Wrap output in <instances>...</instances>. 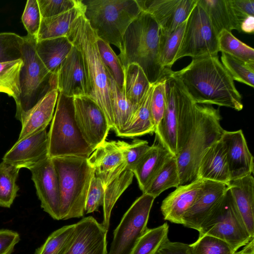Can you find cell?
<instances>
[{
    "label": "cell",
    "instance_id": "cell-1",
    "mask_svg": "<svg viewBox=\"0 0 254 254\" xmlns=\"http://www.w3.org/2000/svg\"><path fill=\"white\" fill-rule=\"evenodd\" d=\"M171 75L179 80L196 104L216 105L239 111L242 97L218 55L192 58L182 69Z\"/></svg>",
    "mask_w": 254,
    "mask_h": 254
},
{
    "label": "cell",
    "instance_id": "cell-2",
    "mask_svg": "<svg viewBox=\"0 0 254 254\" xmlns=\"http://www.w3.org/2000/svg\"><path fill=\"white\" fill-rule=\"evenodd\" d=\"M66 37L80 52L86 74L88 96L104 112L111 129L114 125L110 74L100 57L97 35L84 14L72 24Z\"/></svg>",
    "mask_w": 254,
    "mask_h": 254
},
{
    "label": "cell",
    "instance_id": "cell-3",
    "mask_svg": "<svg viewBox=\"0 0 254 254\" xmlns=\"http://www.w3.org/2000/svg\"><path fill=\"white\" fill-rule=\"evenodd\" d=\"M160 33V27L155 19L141 10L126 30L118 56L124 67L130 64L139 65L152 84L173 71L163 68L159 63Z\"/></svg>",
    "mask_w": 254,
    "mask_h": 254
},
{
    "label": "cell",
    "instance_id": "cell-4",
    "mask_svg": "<svg viewBox=\"0 0 254 254\" xmlns=\"http://www.w3.org/2000/svg\"><path fill=\"white\" fill-rule=\"evenodd\" d=\"M166 105L154 133L159 144L176 157L187 142L194 116V102L179 80L165 77Z\"/></svg>",
    "mask_w": 254,
    "mask_h": 254
},
{
    "label": "cell",
    "instance_id": "cell-5",
    "mask_svg": "<svg viewBox=\"0 0 254 254\" xmlns=\"http://www.w3.org/2000/svg\"><path fill=\"white\" fill-rule=\"evenodd\" d=\"M218 108L211 105L196 104L192 127L186 143L175 157L180 185L196 179L198 165L206 151L220 140L224 129L220 125Z\"/></svg>",
    "mask_w": 254,
    "mask_h": 254
},
{
    "label": "cell",
    "instance_id": "cell-6",
    "mask_svg": "<svg viewBox=\"0 0 254 254\" xmlns=\"http://www.w3.org/2000/svg\"><path fill=\"white\" fill-rule=\"evenodd\" d=\"M51 159L59 181L61 220L83 216L94 170L88 164L87 158L64 156Z\"/></svg>",
    "mask_w": 254,
    "mask_h": 254
},
{
    "label": "cell",
    "instance_id": "cell-7",
    "mask_svg": "<svg viewBox=\"0 0 254 254\" xmlns=\"http://www.w3.org/2000/svg\"><path fill=\"white\" fill-rule=\"evenodd\" d=\"M23 38V65L19 74L20 94L15 100V118L21 124L48 93L57 89V76L47 69L36 53L37 38L27 34Z\"/></svg>",
    "mask_w": 254,
    "mask_h": 254
},
{
    "label": "cell",
    "instance_id": "cell-8",
    "mask_svg": "<svg viewBox=\"0 0 254 254\" xmlns=\"http://www.w3.org/2000/svg\"><path fill=\"white\" fill-rule=\"evenodd\" d=\"M84 15L97 37L122 49L123 36L141 10L136 0H82Z\"/></svg>",
    "mask_w": 254,
    "mask_h": 254
},
{
    "label": "cell",
    "instance_id": "cell-9",
    "mask_svg": "<svg viewBox=\"0 0 254 254\" xmlns=\"http://www.w3.org/2000/svg\"><path fill=\"white\" fill-rule=\"evenodd\" d=\"M48 133V156L88 158L94 151L84 139L76 124L73 97L59 92Z\"/></svg>",
    "mask_w": 254,
    "mask_h": 254
},
{
    "label": "cell",
    "instance_id": "cell-10",
    "mask_svg": "<svg viewBox=\"0 0 254 254\" xmlns=\"http://www.w3.org/2000/svg\"><path fill=\"white\" fill-rule=\"evenodd\" d=\"M198 231L199 236L209 235L225 241L235 253L254 238L248 232L229 189Z\"/></svg>",
    "mask_w": 254,
    "mask_h": 254
},
{
    "label": "cell",
    "instance_id": "cell-11",
    "mask_svg": "<svg viewBox=\"0 0 254 254\" xmlns=\"http://www.w3.org/2000/svg\"><path fill=\"white\" fill-rule=\"evenodd\" d=\"M218 34L202 7L197 3L187 19L186 24L175 62L185 57L197 58L218 55Z\"/></svg>",
    "mask_w": 254,
    "mask_h": 254
},
{
    "label": "cell",
    "instance_id": "cell-12",
    "mask_svg": "<svg viewBox=\"0 0 254 254\" xmlns=\"http://www.w3.org/2000/svg\"><path fill=\"white\" fill-rule=\"evenodd\" d=\"M155 198L142 194L132 204L114 232L107 254H130L140 238L148 229L149 214Z\"/></svg>",
    "mask_w": 254,
    "mask_h": 254
},
{
    "label": "cell",
    "instance_id": "cell-13",
    "mask_svg": "<svg viewBox=\"0 0 254 254\" xmlns=\"http://www.w3.org/2000/svg\"><path fill=\"white\" fill-rule=\"evenodd\" d=\"M75 119L86 143L94 150L106 141L111 127L99 106L87 96L73 97Z\"/></svg>",
    "mask_w": 254,
    "mask_h": 254
},
{
    "label": "cell",
    "instance_id": "cell-14",
    "mask_svg": "<svg viewBox=\"0 0 254 254\" xmlns=\"http://www.w3.org/2000/svg\"><path fill=\"white\" fill-rule=\"evenodd\" d=\"M29 170L41 207L53 219L61 220L59 181L52 159L48 157Z\"/></svg>",
    "mask_w": 254,
    "mask_h": 254
},
{
    "label": "cell",
    "instance_id": "cell-15",
    "mask_svg": "<svg viewBox=\"0 0 254 254\" xmlns=\"http://www.w3.org/2000/svg\"><path fill=\"white\" fill-rule=\"evenodd\" d=\"M197 0H136L141 10L151 15L160 30L170 32L187 20Z\"/></svg>",
    "mask_w": 254,
    "mask_h": 254
},
{
    "label": "cell",
    "instance_id": "cell-16",
    "mask_svg": "<svg viewBox=\"0 0 254 254\" xmlns=\"http://www.w3.org/2000/svg\"><path fill=\"white\" fill-rule=\"evenodd\" d=\"M75 224L73 238L66 254H107L108 229L92 216Z\"/></svg>",
    "mask_w": 254,
    "mask_h": 254
},
{
    "label": "cell",
    "instance_id": "cell-17",
    "mask_svg": "<svg viewBox=\"0 0 254 254\" xmlns=\"http://www.w3.org/2000/svg\"><path fill=\"white\" fill-rule=\"evenodd\" d=\"M95 176L106 187L127 169L123 151L115 141H105L87 158Z\"/></svg>",
    "mask_w": 254,
    "mask_h": 254
},
{
    "label": "cell",
    "instance_id": "cell-18",
    "mask_svg": "<svg viewBox=\"0 0 254 254\" xmlns=\"http://www.w3.org/2000/svg\"><path fill=\"white\" fill-rule=\"evenodd\" d=\"M48 157V133L46 129L17 141L5 154L2 161L20 169H30Z\"/></svg>",
    "mask_w": 254,
    "mask_h": 254
},
{
    "label": "cell",
    "instance_id": "cell-19",
    "mask_svg": "<svg viewBox=\"0 0 254 254\" xmlns=\"http://www.w3.org/2000/svg\"><path fill=\"white\" fill-rule=\"evenodd\" d=\"M57 89L59 93L69 97L88 96L82 57L80 51L74 46L58 72Z\"/></svg>",
    "mask_w": 254,
    "mask_h": 254
},
{
    "label": "cell",
    "instance_id": "cell-20",
    "mask_svg": "<svg viewBox=\"0 0 254 254\" xmlns=\"http://www.w3.org/2000/svg\"><path fill=\"white\" fill-rule=\"evenodd\" d=\"M229 189V184L204 180L195 200L184 215L182 225L197 231L204 220L220 202Z\"/></svg>",
    "mask_w": 254,
    "mask_h": 254
},
{
    "label": "cell",
    "instance_id": "cell-21",
    "mask_svg": "<svg viewBox=\"0 0 254 254\" xmlns=\"http://www.w3.org/2000/svg\"><path fill=\"white\" fill-rule=\"evenodd\" d=\"M221 140L226 150L231 181L252 175L254 157L249 149L242 130H224Z\"/></svg>",
    "mask_w": 254,
    "mask_h": 254
},
{
    "label": "cell",
    "instance_id": "cell-22",
    "mask_svg": "<svg viewBox=\"0 0 254 254\" xmlns=\"http://www.w3.org/2000/svg\"><path fill=\"white\" fill-rule=\"evenodd\" d=\"M204 180L196 179L184 185H180L162 201L161 211L164 219L182 224L183 218L200 192Z\"/></svg>",
    "mask_w": 254,
    "mask_h": 254
},
{
    "label": "cell",
    "instance_id": "cell-23",
    "mask_svg": "<svg viewBox=\"0 0 254 254\" xmlns=\"http://www.w3.org/2000/svg\"><path fill=\"white\" fill-rule=\"evenodd\" d=\"M196 179L229 184L231 181L225 146L221 139L213 143L201 158Z\"/></svg>",
    "mask_w": 254,
    "mask_h": 254
},
{
    "label": "cell",
    "instance_id": "cell-24",
    "mask_svg": "<svg viewBox=\"0 0 254 254\" xmlns=\"http://www.w3.org/2000/svg\"><path fill=\"white\" fill-rule=\"evenodd\" d=\"M58 95V89H53L29 111L21 124V130L17 141L22 140L46 129L52 120Z\"/></svg>",
    "mask_w": 254,
    "mask_h": 254
},
{
    "label": "cell",
    "instance_id": "cell-25",
    "mask_svg": "<svg viewBox=\"0 0 254 254\" xmlns=\"http://www.w3.org/2000/svg\"><path fill=\"white\" fill-rule=\"evenodd\" d=\"M229 189L251 237H254V179L252 175L231 181Z\"/></svg>",
    "mask_w": 254,
    "mask_h": 254
},
{
    "label": "cell",
    "instance_id": "cell-26",
    "mask_svg": "<svg viewBox=\"0 0 254 254\" xmlns=\"http://www.w3.org/2000/svg\"><path fill=\"white\" fill-rule=\"evenodd\" d=\"M197 3L207 13L218 35L224 30L241 32V21L230 0H197Z\"/></svg>",
    "mask_w": 254,
    "mask_h": 254
},
{
    "label": "cell",
    "instance_id": "cell-27",
    "mask_svg": "<svg viewBox=\"0 0 254 254\" xmlns=\"http://www.w3.org/2000/svg\"><path fill=\"white\" fill-rule=\"evenodd\" d=\"M73 46L67 37H61L37 41L35 49L47 69L57 76L62 63Z\"/></svg>",
    "mask_w": 254,
    "mask_h": 254
},
{
    "label": "cell",
    "instance_id": "cell-28",
    "mask_svg": "<svg viewBox=\"0 0 254 254\" xmlns=\"http://www.w3.org/2000/svg\"><path fill=\"white\" fill-rule=\"evenodd\" d=\"M171 156L160 144L150 146L132 171L142 192Z\"/></svg>",
    "mask_w": 254,
    "mask_h": 254
},
{
    "label": "cell",
    "instance_id": "cell-29",
    "mask_svg": "<svg viewBox=\"0 0 254 254\" xmlns=\"http://www.w3.org/2000/svg\"><path fill=\"white\" fill-rule=\"evenodd\" d=\"M85 6L81 0L76 7L61 14L42 18L37 37V41L45 39L66 37L73 22L84 14Z\"/></svg>",
    "mask_w": 254,
    "mask_h": 254
},
{
    "label": "cell",
    "instance_id": "cell-30",
    "mask_svg": "<svg viewBox=\"0 0 254 254\" xmlns=\"http://www.w3.org/2000/svg\"><path fill=\"white\" fill-rule=\"evenodd\" d=\"M153 84H151L148 89L138 105L129 125L122 132L120 137L133 138L154 132L155 125L150 110Z\"/></svg>",
    "mask_w": 254,
    "mask_h": 254
},
{
    "label": "cell",
    "instance_id": "cell-31",
    "mask_svg": "<svg viewBox=\"0 0 254 254\" xmlns=\"http://www.w3.org/2000/svg\"><path fill=\"white\" fill-rule=\"evenodd\" d=\"M110 85L114 118L112 129L120 136L129 125L138 105L133 106L127 100L123 89L118 85L110 75Z\"/></svg>",
    "mask_w": 254,
    "mask_h": 254
},
{
    "label": "cell",
    "instance_id": "cell-32",
    "mask_svg": "<svg viewBox=\"0 0 254 254\" xmlns=\"http://www.w3.org/2000/svg\"><path fill=\"white\" fill-rule=\"evenodd\" d=\"M123 90L127 100L137 106L151 85L141 67L136 64H128L124 67Z\"/></svg>",
    "mask_w": 254,
    "mask_h": 254
},
{
    "label": "cell",
    "instance_id": "cell-33",
    "mask_svg": "<svg viewBox=\"0 0 254 254\" xmlns=\"http://www.w3.org/2000/svg\"><path fill=\"white\" fill-rule=\"evenodd\" d=\"M180 186V178L176 157L170 156L156 174L143 193H147L155 198L171 188Z\"/></svg>",
    "mask_w": 254,
    "mask_h": 254
},
{
    "label": "cell",
    "instance_id": "cell-34",
    "mask_svg": "<svg viewBox=\"0 0 254 254\" xmlns=\"http://www.w3.org/2000/svg\"><path fill=\"white\" fill-rule=\"evenodd\" d=\"M134 174L126 169L106 187L103 190V226L107 229L110 225L112 209L122 194L131 184Z\"/></svg>",
    "mask_w": 254,
    "mask_h": 254
},
{
    "label": "cell",
    "instance_id": "cell-35",
    "mask_svg": "<svg viewBox=\"0 0 254 254\" xmlns=\"http://www.w3.org/2000/svg\"><path fill=\"white\" fill-rule=\"evenodd\" d=\"M186 21L174 30L165 32L160 30L158 46V61L164 68L171 70L175 63V58L180 47Z\"/></svg>",
    "mask_w": 254,
    "mask_h": 254
},
{
    "label": "cell",
    "instance_id": "cell-36",
    "mask_svg": "<svg viewBox=\"0 0 254 254\" xmlns=\"http://www.w3.org/2000/svg\"><path fill=\"white\" fill-rule=\"evenodd\" d=\"M168 232L167 223L154 228H148L140 238L130 254H157L169 240Z\"/></svg>",
    "mask_w": 254,
    "mask_h": 254
},
{
    "label": "cell",
    "instance_id": "cell-37",
    "mask_svg": "<svg viewBox=\"0 0 254 254\" xmlns=\"http://www.w3.org/2000/svg\"><path fill=\"white\" fill-rule=\"evenodd\" d=\"M20 169L4 161L0 163V206L9 208L19 188L16 184Z\"/></svg>",
    "mask_w": 254,
    "mask_h": 254
},
{
    "label": "cell",
    "instance_id": "cell-38",
    "mask_svg": "<svg viewBox=\"0 0 254 254\" xmlns=\"http://www.w3.org/2000/svg\"><path fill=\"white\" fill-rule=\"evenodd\" d=\"M75 224L64 226L53 232L35 254H66L72 243Z\"/></svg>",
    "mask_w": 254,
    "mask_h": 254
},
{
    "label": "cell",
    "instance_id": "cell-39",
    "mask_svg": "<svg viewBox=\"0 0 254 254\" xmlns=\"http://www.w3.org/2000/svg\"><path fill=\"white\" fill-rule=\"evenodd\" d=\"M23 65L22 59L0 63V93L16 100L20 94L19 74Z\"/></svg>",
    "mask_w": 254,
    "mask_h": 254
},
{
    "label": "cell",
    "instance_id": "cell-40",
    "mask_svg": "<svg viewBox=\"0 0 254 254\" xmlns=\"http://www.w3.org/2000/svg\"><path fill=\"white\" fill-rule=\"evenodd\" d=\"M218 40L219 52L246 62L254 63V49L231 32L222 30L218 35Z\"/></svg>",
    "mask_w": 254,
    "mask_h": 254
},
{
    "label": "cell",
    "instance_id": "cell-41",
    "mask_svg": "<svg viewBox=\"0 0 254 254\" xmlns=\"http://www.w3.org/2000/svg\"><path fill=\"white\" fill-rule=\"evenodd\" d=\"M221 63L233 80L254 86V63L246 62L221 53Z\"/></svg>",
    "mask_w": 254,
    "mask_h": 254
},
{
    "label": "cell",
    "instance_id": "cell-42",
    "mask_svg": "<svg viewBox=\"0 0 254 254\" xmlns=\"http://www.w3.org/2000/svg\"><path fill=\"white\" fill-rule=\"evenodd\" d=\"M96 43L102 61L118 85L123 89L124 81V67L110 44L98 38L97 36Z\"/></svg>",
    "mask_w": 254,
    "mask_h": 254
},
{
    "label": "cell",
    "instance_id": "cell-43",
    "mask_svg": "<svg viewBox=\"0 0 254 254\" xmlns=\"http://www.w3.org/2000/svg\"><path fill=\"white\" fill-rule=\"evenodd\" d=\"M23 37L12 32L0 33V63L22 59Z\"/></svg>",
    "mask_w": 254,
    "mask_h": 254
},
{
    "label": "cell",
    "instance_id": "cell-44",
    "mask_svg": "<svg viewBox=\"0 0 254 254\" xmlns=\"http://www.w3.org/2000/svg\"><path fill=\"white\" fill-rule=\"evenodd\" d=\"M192 254H234L235 252L225 241L216 237L202 235L190 245Z\"/></svg>",
    "mask_w": 254,
    "mask_h": 254
},
{
    "label": "cell",
    "instance_id": "cell-45",
    "mask_svg": "<svg viewBox=\"0 0 254 254\" xmlns=\"http://www.w3.org/2000/svg\"><path fill=\"white\" fill-rule=\"evenodd\" d=\"M117 142L125 157L127 169L131 172L150 147L146 140L139 139H135L130 143L121 140Z\"/></svg>",
    "mask_w": 254,
    "mask_h": 254
},
{
    "label": "cell",
    "instance_id": "cell-46",
    "mask_svg": "<svg viewBox=\"0 0 254 254\" xmlns=\"http://www.w3.org/2000/svg\"><path fill=\"white\" fill-rule=\"evenodd\" d=\"M166 105L165 77L153 84L150 100V110L155 125L162 119Z\"/></svg>",
    "mask_w": 254,
    "mask_h": 254
},
{
    "label": "cell",
    "instance_id": "cell-47",
    "mask_svg": "<svg viewBox=\"0 0 254 254\" xmlns=\"http://www.w3.org/2000/svg\"><path fill=\"white\" fill-rule=\"evenodd\" d=\"M80 0H37L42 18H48L65 12L78 6Z\"/></svg>",
    "mask_w": 254,
    "mask_h": 254
},
{
    "label": "cell",
    "instance_id": "cell-48",
    "mask_svg": "<svg viewBox=\"0 0 254 254\" xmlns=\"http://www.w3.org/2000/svg\"><path fill=\"white\" fill-rule=\"evenodd\" d=\"M41 19L37 0H28L21 17L28 34L37 38Z\"/></svg>",
    "mask_w": 254,
    "mask_h": 254
},
{
    "label": "cell",
    "instance_id": "cell-49",
    "mask_svg": "<svg viewBox=\"0 0 254 254\" xmlns=\"http://www.w3.org/2000/svg\"><path fill=\"white\" fill-rule=\"evenodd\" d=\"M104 187L101 180L95 176L93 177L87 195L84 212L86 214L98 211L103 205Z\"/></svg>",
    "mask_w": 254,
    "mask_h": 254
},
{
    "label": "cell",
    "instance_id": "cell-50",
    "mask_svg": "<svg viewBox=\"0 0 254 254\" xmlns=\"http://www.w3.org/2000/svg\"><path fill=\"white\" fill-rule=\"evenodd\" d=\"M19 241L20 236L17 232L7 229L0 230V254H11Z\"/></svg>",
    "mask_w": 254,
    "mask_h": 254
},
{
    "label": "cell",
    "instance_id": "cell-51",
    "mask_svg": "<svg viewBox=\"0 0 254 254\" xmlns=\"http://www.w3.org/2000/svg\"><path fill=\"white\" fill-rule=\"evenodd\" d=\"M233 8L242 22L247 17L254 16V0H230Z\"/></svg>",
    "mask_w": 254,
    "mask_h": 254
},
{
    "label": "cell",
    "instance_id": "cell-52",
    "mask_svg": "<svg viewBox=\"0 0 254 254\" xmlns=\"http://www.w3.org/2000/svg\"><path fill=\"white\" fill-rule=\"evenodd\" d=\"M157 254H192L190 245L168 240Z\"/></svg>",
    "mask_w": 254,
    "mask_h": 254
},
{
    "label": "cell",
    "instance_id": "cell-53",
    "mask_svg": "<svg viewBox=\"0 0 254 254\" xmlns=\"http://www.w3.org/2000/svg\"><path fill=\"white\" fill-rule=\"evenodd\" d=\"M241 32L253 34L254 32V16H249L243 20L241 24Z\"/></svg>",
    "mask_w": 254,
    "mask_h": 254
},
{
    "label": "cell",
    "instance_id": "cell-54",
    "mask_svg": "<svg viewBox=\"0 0 254 254\" xmlns=\"http://www.w3.org/2000/svg\"><path fill=\"white\" fill-rule=\"evenodd\" d=\"M234 254H254V238L244 245L241 250L236 252Z\"/></svg>",
    "mask_w": 254,
    "mask_h": 254
}]
</instances>
